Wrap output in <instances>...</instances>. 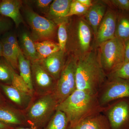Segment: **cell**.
<instances>
[{
	"label": "cell",
	"instance_id": "1",
	"mask_svg": "<svg viewBox=\"0 0 129 129\" xmlns=\"http://www.w3.org/2000/svg\"><path fill=\"white\" fill-rule=\"evenodd\" d=\"M103 109L98 94L76 89L58 105L56 110L65 114L69 126H72L90 116L102 113Z\"/></svg>",
	"mask_w": 129,
	"mask_h": 129
},
{
	"label": "cell",
	"instance_id": "2",
	"mask_svg": "<svg viewBox=\"0 0 129 129\" xmlns=\"http://www.w3.org/2000/svg\"><path fill=\"white\" fill-rule=\"evenodd\" d=\"M107 79V74L99 60L98 51L93 49L77 57L76 89L98 94Z\"/></svg>",
	"mask_w": 129,
	"mask_h": 129
},
{
	"label": "cell",
	"instance_id": "3",
	"mask_svg": "<svg viewBox=\"0 0 129 129\" xmlns=\"http://www.w3.org/2000/svg\"><path fill=\"white\" fill-rule=\"evenodd\" d=\"M58 105L53 92L40 96L27 108L25 116L28 127L44 129L55 112Z\"/></svg>",
	"mask_w": 129,
	"mask_h": 129
},
{
	"label": "cell",
	"instance_id": "4",
	"mask_svg": "<svg viewBox=\"0 0 129 129\" xmlns=\"http://www.w3.org/2000/svg\"><path fill=\"white\" fill-rule=\"evenodd\" d=\"M99 47V60L107 75L124 62V42L115 37L104 42Z\"/></svg>",
	"mask_w": 129,
	"mask_h": 129
},
{
	"label": "cell",
	"instance_id": "5",
	"mask_svg": "<svg viewBox=\"0 0 129 129\" xmlns=\"http://www.w3.org/2000/svg\"><path fill=\"white\" fill-rule=\"evenodd\" d=\"M77 57L69 56L66 60L57 80L54 93L58 103H61L76 89V74Z\"/></svg>",
	"mask_w": 129,
	"mask_h": 129
},
{
	"label": "cell",
	"instance_id": "6",
	"mask_svg": "<svg viewBox=\"0 0 129 129\" xmlns=\"http://www.w3.org/2000/svg\"><path fill=\"white\" fill-rule=\"evenodd\" d=\"M69 41L70 47L78 57L90 51L92 39L91 29L83 19H78L73 25Z\"/></svg>",
	"mask_w": 129,
	"mask_h": 129
},
{
	"label": "cell",
	"instance_id": "7",
	"mask_svg": "<svg viewBox=\"0 0 129 129\" xmlns=\"http://www.w3.org/2000/svg\"><path fill=\"white\" fill-rule=\"evenodd\" d=\"M98 96L102 107L118 99H129V79H107L99 89Z\"/></svg>",
	"mask_w": 129,
	"mask_h": 129
},
{
	"label": "cell",
	"instance_id": "8",
	"mask_svg": "<svg viewBox=\"0 0 129 129\" xmlns=\"http://www.w3.org/2000/svg\"><path fill=\"white\" fill-rule=\"evenodd\" d=\"M102 113L107 118L111 129H129V99L111 102L103 107Z\"/></svg>",
	"mask_w": 129,
	"mask_h": 129
},
{
	"label": "cell",
	"instance_id": "9",
	"mask_svg": "<svg viewBox=\"0 0 129 129\" xmlns=\"http://www.w3.org/2000/svg\"><path fill=\"white\" fill-rule=\"evenodd\" d=\"M25 18L32 30V39L37 41L50 40L55 35L57 24L53 21L40 16L32 9L24 11Z\"/></svg>",
	"mask_w": 129,
	"mask_h": 129
},
{
	"label": "cell",
	"instance_id": "10",
	"mask_svg": "<svg viewBox=\"0 0 129 129\" xmlns=\"http://www.w3.org/2000/svg\"><path fill=\"white\" fill-rule=\"evenodd\" d=\"M31 65L34 92L40 96L54 92L57 81L45 70L40 60L32 62Z\"/></svg>",
	"mask_w": 129,
	"mask_h": 129
},
{
	"label": "cell",
	"instance_id": "11",
	"mask_svg": "<svg viewBox=\"0 0 129 129\" xmlns=\"http://www.w3.org/2000/svg\"><path fill=\"white\" fill-rule=\"evenodd\" d=\"M117 17V12L111 9L107 10L95 37L96 46L99 47L104 42L115 38Z\"/></svg>",
	"mask_w": 129,
	"mask_h": 129
},
{
	"label": "cell",
	"instance_id": "12",
	"mask_svg": "<svg viewBox=\"0 0 129 129\" xmlns=\"http://www.w3.org/2000/svg\"><path fill=\"white\" fill-rule=\"evenodd\" d=\"M65 52L60 50L40 60L44 68L56 81L59 78L66 61Z\"/></svg>",
	"mask_w": 129,
	"mask_h": 129
},
{
	"label": "cell",
	"instance_id": "13",
	"mask_svg": "<svg viewBox=\"0 0 129 129\" xmlns=\"http://www.w3.org/2000/svg\"><path fill=\"white\" fill-rule=\"evenodd\" d=\"M0 121L14 128L28 127L24 114L17 109L4 105L0 106Z\"/></svg>",
	"mask_w": 129,
	"mask_h": 129
},
{
	"label": "cell",
	"instance_id": "14",
	"mask_svg": "<svg viewBox=\"0 0 129 129\" xmlns=\"http://www.w3.org/2000/svg\"><path fill=\"white\" fill-rule=\"evenodd\" d=\"M22 2L19 0L0 1V15L11 19L17 27L24 21L20 12Z\"/></svg>",
	"mask_w": 129,
	"mask_h": 129
},
{
	"label": "cell",
	"instance_id": "15",
	"mask_svg": "<svg viewBox=\"0 0 129 129\" xmlns=\"http://www.w3.org/2000/svg\"><path fill=\"white\" fill-rule=\"evenodd\" d=\"M72 2V0L53 1L47 13L48 19L57 25L62 21H68L67 16Z\"/></svg>",
	"mask_w": 129,
	"mask_h": 129
},
{
	"label": "cell",
	"instance_id": "16",
	"mask_svg": "<svg viewBox=\"0 0 129 129\" xmlns=\"http://www.w3.org/2000/svg\"><path fill=\"white\" fill-rule=\"evenodd\" d=\"M0 86L7 97L19 107L27 108L31 103L33 95L21 91L11 85L2 84Z\"/></svg>",
	"mask_w": 129,
	"mask_h": 129
},
{
	"label": "cell",
	"instance_id": "17",
	"mask_svg": "<svg viewBox=\"0 0 129 129\" xmlns=\"http://www.w3.org/2000/svg\"><path fill=\"white\" fill-rule=\"evenodd\" d=\"M107 11L106 5L102 3L96 2L93 3L85 14L86 22L91 28L95 37Z\"/></svg>",
	"mask_w": 129,
	"mask_h": 129
},
{
	"label": "cell",
	"instance_id": "18",
	"mask_svg": "<svg viewBox=\"0 0 129 129\" xmlns=\"http://www.w3.org/2000/svg\"><path fill=\"white\" fill-rule=\"evenodd\" d=\"M68 129H111L107 118L102 113L90 116Z\"/></svg>",
	"mask_w": 129,
	"mask_h": 129
},
{
	"label": "cell",
	"instance_id": "19",
	"mask_svg": "<svg viewBox=\"0 0 129 129\" xmlns=\"http://www.w3.org/2000/svg\"><path fill=\"white\" fill-rule=\"evenodd\" d=\"M19 39L20 48L25 57L30 60L31 62L39 60L35 42L28 33L23 32Z\"/></svg>",
	"mask_w": 129,
	"mask_h": 129
},
{
	"label": "cell",
	"instance_id": "20",
	"mask_svg": "<svg viewBox=\"0 0 129 129\" xmlns=\"http://www.w3.org/2000/svg\"><path fill=\"white\" fill-rule=\"evenodd\" d=\"M115 37L123 42L129 39V12H117Z\"/></svg>",
	"mask_w": 129,
	"mask_h": 129
},
{
	"label": "cell",
	"instance_id": "21",
	"mask_svg": "<svg viewBox=\"0 0 129 129\" xmlns=\"http://www.w3.org/2000/svg\"><path fill=\"white\" fill-rule=\"evenodd\" d=\"M18 69L19 75L23 79L30 90L34 93L31 61L25 57L22 52L18 55Z\"/></svg>",
	"mask_w": 129,
	"mask_h": 129
},
{
	"label": "cell",
	"instance_id": "22",
	"mask_svg": "<svg viewBox=\"0 0 129 129\" xmlns=\"http://www.w3.org/2000/svg\"><path fill=\"white\" fill-rule=\"evenodd\" d=\"M35 44L39 60L60 50L58 44L51 40L35 42Z\"/></svg>",
	"mask_w": 129,
	"mask_h": 129
},
{
	"label": "cell",
	"instance_id": "23",
	"mask_svg": "<svg viewBox=\"0 0 129 129\" xmlns=\"http://www.w3.org/2000/svg\"><path fill=\"white\" fill-rule=\"evenodd\" d=\"M69 122L63 112L56 110L44 129H68Z\"/></svg>",
	"mask_w": 129,
	"mask_h": 129
},
{
	"label": "cell",
	"instance_id": "24",
	"mask_svg": "<svg viewBox=\"0 0 129 129\" xmlns=\"http://www.w3.org/2000/svg\"><path fill=\"white\" fill-rule=\"evenodd\" d=\"M1 40L3 46V57L14 70L18 69V55L4 38Z\"/></svg>",
	"mask_w": 129,
	"mask_h": 129
},
{
	"label": "cell",
	"instance_id": "25",
	"mask_svg": "<svg viewBox=\"0 0 129 129\" xmlns=\"http://www.w3.org/2000/svg\"><path fill=\"white\" fill-rule=\"evenodd\" d=\"M68 21H62L58 24V39L60 50L66 52L68 40V32L67 25Z\"/></svg>",
	"mask_w": 129,
	"mask_h": 129
},
{
	"label": "cell",
	"instance_id": "26",
	"mask_svg": "<svg viewBox=\"0 0 129 129\" xmlns=\"http://www.w3.org/2000/svg\"><path fill=\"white\" fill-rule=\"evenodd\" d=\"M13 69L6 60L0 59V81L6 84L11 85Z\"/></svg>",
	"mask_w": 129,
	"mask_h": 129
},
{
	"label": "cell",
	"instance_id": "27",
	"mask_svg": "<svg viewBox=\"0 0 129 129\" xmlns=\"http://www.w3.org/2000/svg\"><path fill=\"white\" fill-rule=\"evenodd\" d=\"M11 85H12L18 89L25 93L33 95L34 94V93L29 89L23 79L22 78L19 74L17 73L14 69H13L12 79Z\"/></svg>",
	"mask_w": 129,
	"mask_h": 129
},
{
	"label": "cell",
	"instance_id": "28",
	"mask_svg": "<svg viewBox=\"0 0 129 129\" xmlns=\"http://www.w3.org/2000/svg\"><path fill=\"white\" fill-rule=\"evenodd\" d=\"M107 79L119 78L129 79V61L124 63L107 75Z\"/></svg>",
	"mask_w": 129,
	"mask_h": 129
},
{
	"label": "cell",
	"instance_id": "29",
	"mask_svg": "<svg viewBox=\"0 0 129 129\" xmlns=\"http://www.w3.org/2000/svg\"><path fill=\"white\" fill-rule=\"evenodd\" d=\"M89 8L82 5L78 0H73L70 4L69 11L67 15V17L74 15L82 16L85 15Z\"/></svg>",
	"mask_w": 129,
	"mask_h": 129
},
{
	"label": "cell",
	"instance_id": "30",
	"mask_svg": "<svg viewBox=\"0 0 129 129\" xmlns=\"http://www.w3.org/2000/svg\"><path fill=\"white\" fill-rule=\"evenodd\" d=\"M3 38H4L11 46L18 55L22 52L17 37L14 34L11 32H7L4 35Z\"/></svg>",
	"mask_w": 129,
	"mask_h": 129
},
{
	"label": "cell",
	"instance_id": "31",
	"mask_svg": "<svg viewBox=\"0 0 129 129\" xmlns=\"http://www.w3.org/2000/svg\"><path fill=\"white\" fill-rule=\"evenodd\" d=\"M12 25V22L9 19L0 15V35L8 32Z\"/></svg>",
	"mask_w": 129,
	"mask_h": 129
},
{
	"label": "cell",
	"instance_id": "32",
	"mask_svg": "<svg viewBox=\"0 0 129 129\" xmlns=\"http://www.w3.org/2000/svg\"><path fill=\"white\" fill-rule=\"evenodd\" d=\"M110 2L120 11L129 12V0H112Z\"/></svg>",
	"mask_w": 129,
	"mask_h": 129
},
{
	"label": "cell",
	"instance_id": "33",
	"mask_svg": "<svg viewBox=\"0 0 129 129\" xmlns=\"http://www.w3.org/2000/svg\"><path fill=\"white\" fill-rule=\"evenodd\" d=\"M36 5L39 9L48 12L53 1L52 0H37L35 1Z\"/></svg>",
	"mask_w": 129,
	"mask_h": 129
},
{
	"label": "cell",
	"instance_id": "34",
	"mask_svg": "<svg viewBox=\"0 0 129 129\" xmlns=\"http://www.w3.org/2000/svg\"><path fill=\"white\" fill-rule=\"evenodd\" d=\"M124 45L125 55L124 63L129 61V39L124 42Z\"/></svg>",
	"mask_w": 129,
	"mask_h": 129
},
{
	"label": "cell",
	"instance_id": "35",
	"mask_svg": "<svg viewBox=\"0 0 129 129\" xmlns=\"http://www.w3.org/2000/svg\"><path fill=\"white\" fill-rule=\"evenodd\" d=\"M78 1L82 5L89 8L93 5L92 1L91 0H78Z\"/></svg>",
	"mask_w": 129,
	"mask_h": 129
},
{
	"label": "cell",
	"instance_id": "36",
	"mask_svg": "<svg viewBox=\"0 0 129 129\" xmlns=\"http://www.w3.org/2000/svg\"><path fill=\"white\" fill-rule=\"evenodd\" d=\"M14 128L5 124L0 121V129H14Z\"/></svg>",
	"mask_w": 129,
	"mask_h": 129
},
{
	"label": "cell",
	"instance_id": "37",
	"mask_svg": "<svg viewBox=\"0 0 129 129\" xmlns=\"http://www.w3.org/2000/svg\"><path fill=\"white\" fill-rule=\"evenodd\" d=\"M3 46L2 41L0 39V58L3 57Z\"/></svg>",
	"mask_w": 129,
	"mask_h": 129
},
{
	"label": "cell",
	"instance_id": "38",
	"mask_svg": "<svg viewBox=\"0 0 129 129\" xmlns=\"http://www.w3.org/2000/svg\"><path fill=\"white\" fill-rule=\"evenodd\" d=\"M14 129H39L30 127H18Z\"/></svg>",
	"mask_w": 129,
	"mask_h": 129
},
{
	"label": "cell",
	"instance_id": "39",
	"mask_svg": "<svg viewBox=\"0 0 129 129\" xmlns=\"http://www.w3.org/2000/svg\"><path fill=\"white\" fill-rule=\"evenodd\" d=\"M3 105V101L2 98L1 96V94H0V106H1V105Z\"/></svg>",
	"mask_w": 129,
	"mask_h": 129
}]
</instances>
